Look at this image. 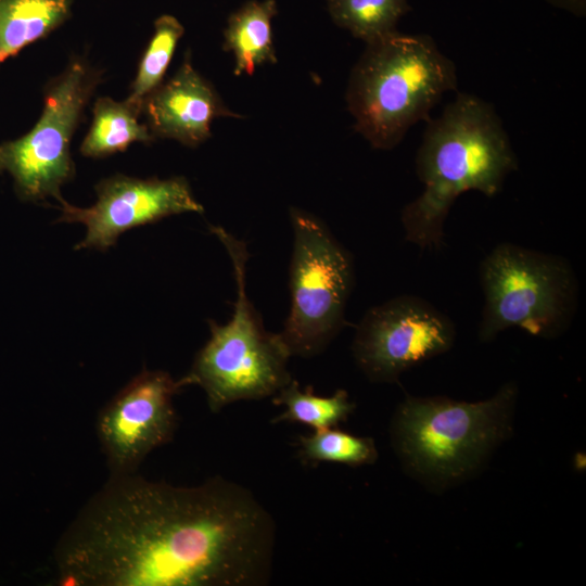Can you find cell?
<instances>
[{"instance_id": "obj_1", "label": "cell", "mask_w": 586, "mask_h": 586, "mask_svg": "<svg viewBox=\"0 0 586 586\" xmlns=\"http://www.w3.org/2000/svg\"><path fill=\"white\" fill-rule=\"evenodd\" d=\"M276 523L250 489L110 474L61 535L59 581L76 586L268 584Z\"/></svg>"}, {"instance_id": "obj_2", "label": "cell", "mask_w": 586, "mask_h": 586, "mask_svg": "<svg viewBox=\"0 0 586 586\" xmlns=\"http://www.w3.org/2000/svg\"><path fill=\"white\" fill-rule=\"evenodd\" d=\"M518 158L494 107L483 99L458 93L443 113L428 120L416 155L423 186L402 211L407 241L421 250L444 243V225L456 199L467 191L495 196Z\"/></svg>"}, {"instance_id": "obj_3", "label": "cell", "mask_w": 586, "mask_h": 586, "mask_svg": "<svg viewBox=\"0 0 586 586\" xmlns=\"http://www.w3.org/2000/svg\"><path fill=\"white\" fill-rule=\"evenodd\" d=\"M514 382L485 400L407 395L391 421V443L404 470L432 491L475 475L512 434Z\"/></svg>"}, {"instance_id": "obj_4", "label": "cell", "mask_w": 586, "mask_h": 586, "mask_svg": "<svg viewBox=\"0 0 586 586\" xmlns=\"http://www.w3.org/2000/svg\"><path fill=\"white\" fill-rule=\"evenodd\" d=\"M457 89L454 62L428 35L397 30L366 43L346 88L354 128L372 148L392 150L448 91Z\"/></svg>"}, {"instance_id": "obj_5", "label": "cell", "mask_w": 586, "mask_h": 586, "mask_svg": "<svg viewBox=\"0 0 586 586\" xmlns=\"http://www.w3.org/2000/svg\"><path fill=\"white\" fill-rule=\"evenodd\" d=\"M225 245L237 283L234 310L226 324L209 320L211 337L198 352L182 387L200 386L212 412L238 400L273 396L293 378L291 357L279 333L266 330L259 313L246 295V244L224 228L209 226Z\"/></svg>"}, {"instance_id": "obj_6", "label": "cell", "mask_w": 586, "mask_h": 586, "mask_svg": "<svg viewBox=\"0 0 586 586\" xmlns=\"http://www.w3.org/2000/svg\"><path fill=\"white\" fill-rule=\"evenodd\" d=\"M479 275L484 295L481 342H491L509 328L555 339L571 326L578 281L564 257L502 242L481 262Z\"/></svg>"}, {"instance_id": "obj_7", "label": "cell", "mask_w": 586, "mask_h": 586, "mask_svg": "<svg viewBox=\"0 0 586 586\" xmlns=\"http://www.w3.org/2000/svg\"><path fill=\"white\" fill-rule=\"evenodd\" d=\"M291 307L279 335L291 356L321 354L345 324L355 270L351 253L314 214L290 207Z\"/></svg>"}, {"instance_id": "obj_8", "label": "cell", "mask_w": 586, "mask_h": 586, "mask_svg": "<svg viewBox=\"0 0 586 586\" xmlns=\"http://www.w3.org/2000/svg\"><path fill=\"white\" fill-rule=\"evenodd\" d=\"M102 76L86 56H71L46 84L42 112L34 127L0 144L1 169L12 176L21 200L63 199L61 187L75 176L71 141Z\"/></svg>"}, {"instance_id": "obj_9", "label": "cell", "mask_w": 586, "mask_h": 586, "mask_svg": "<svg viewBox=\"0 0 586 586\" xmlns=\"http://www.w3.org/2000/svg\"><path fill=\"white\" fill-rule=\"evenodd\" d=\"M455 340L448 316L420 296L404 294L367 310L352 352L371 382L395 383L406 370L448 352Z\"/></svg>"}, {"instance_id": "obj_10", "label": "cell", "mask_w": 586, "mask_h": 586, "mask_svg": "<svg viewBox=\"0 0 586 586\" xmlns=\"http://www.w3.org/2000/svg\"><path fill=\"white\" fill-rule=\"evenodd\" d=\"M182 388L163 370H143L100 411L97 434L110 474L137 472L145 457L171 441L177 428L173 397Z\"/></svg>"}, {"instance_id": "obj_11", "label": "cell", "mask_w": 586, "mask_h": 586, "mask_svg": "<svg viewBox=\"0 0 586 586\" xmlns=\"http://www.w3.org/2000/svg\"><path fill=\"white\" fill-rule=\"evenodd\" d=\"M94 189L98 199L90 207H77L64 199L59 201L62 215L58 222H81L87 228L76 249L103 251L131 228L171 215L204 212L188 180L181 176L141 179L115 174L100 180Z\"/></svg>"}, {"instance_id": "obj_12", "label": "cell", "mask_w": 586, "mask_h": 586, "mask_svg": "<svg viewBox=\"0 0 586 586\" xmlns=\"http://www.w3.org/2000/svg\"><path fill=\"white\" fill-rule=\"evenodd\" d=\"M142 114L156 139H173L189 148L199 146L212 136L216 118H242L193 67L190 51L177 72L144 99Z\"/></svg>"}, {"instance_id": "obj_13", "label": "cell", "mask_w": 586, "mask_h": 586, "mask_svg": "<svg viewBox=\"0 0 586 586\" xmlns=\"http://www.w3.org/2000/svg\"><path fill=\"white\" fill-rule=\"evenodd\" d=\"M276 0H250L230 14L222 49L234 58L235 76L252 75L256 67L277 63L272 39Z\"/></svg>"}, {"instance_id": "obj_14", "label": "cell", "mask_w": 586, "mask_h": 586, "mask_svg": "<svg viewBox=\"0 0 586 586\" xmlns=\"http://www.w3.org/2000/svg\"><path fill=\"white\" fill-rule=\"evenodd\" d=\"M72 5L73 0H0V65L62 26Z\"/></svg>"}, {"instance_id": "obj_15", "label": "cell", "mask_w": 586, "mask_h": 586, "mask_svg": "<svg viewBox=\"0 0 586 586\" xmlns=\"http://www.w3.org/2000/svg\"><path fill=\"white\" fill-rule=\"evenodd\" d=\"M142 110L126 99L101 97L92 106V123L79 152L101 158L126 151L135 142L150 144L156 140L146 124L139 122Z\"/></svg>"}, {"instance_id": "obj_16", "label": "cell", "mask_w": 586, "mask_h": 586, "mask_svg": "<svg viewBox=\"0 0 586 586\" xmlns=\"http://www.w3.org/2000/svg\"><path fill=\"white\" fill-rule=\"evenodd\" d=\"M272 403L285 408L272 423L298 422L314 430L335 428L355 409L345 390H336L331 396H319L310 386L302 390L294 379L272 396Z\"/></svg>"}, {"instance_id": "obj_17", "label": "cell", "mask_w": 586, "mask_h": 586, "mask_svg": "<svg viewBox=\"0 0 586 586\" xmlns=\"http://www.w3.org/2000/svg\"><path fill=\"white\" fill-rule=\"evenodd\" d=\"M332 21L365 43L396 30L409 11L408 0H327Z\"/></svg>"}, {"instance_id": "obj_18", "label": "cell", "mask_w": 586, "mask_h": 586, "mask_svg": "<svg viewBox=\"0 0 586 586\" xmlns=\"http://www.w3.org/2000/svg\"><path fill=\"white\" fill-rule=\"evenodd\" d=\"M184 27L173 15L163 14L154 22L153 35L139 62L127 101L142 110L144 99L162 82Z\"/></svg>"}, {"instance_id": "obj_19", "label": "cell", "mask_w": 586, "mask_h": 586, "mask_svg": "<svg viewBox=\"0 0 586 586\" xmlns=\"http://www.w3.org/2000/svg\"><path fill=\"white\" fill-rule=\"evenodd\" d=\"M298 456L303 462H334L359 467L372 464L378 449L371 437H361L336 428L314 430L298 437Z\"/></svg>"}, {"instance_id": "obj_20", "label": "cell", "mask_w": 586, "mask_h": 586, "mask_svg": "<svg viewBox=\"0 0 586 586\" xmlns=\"http://www.w3.org/2000/svg\"><path fill=\"white\" fill-rule=\"evenodd\" d=\"M556 7L564 9L576 15H584L586 0H548Z\"/></svg>"}, {"instance_id": "obj_21", "label": "cell", "mask_w": 586, "mask_h": 586, "mask_svg": "<svg viewBox=\"0 0 586 586\" xmlns=\"http://www.w3.org/2000/svg\"><path fill=\"white\" fill-rule=\"evenodd\" d=\"M1 171H2V169H1V165H0V173H1Z\"/></svg>"}]
</instances>
